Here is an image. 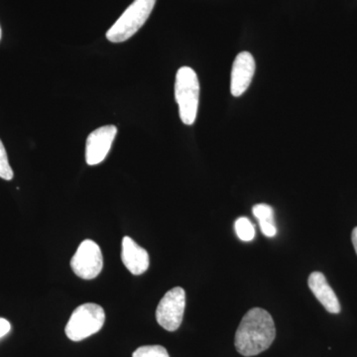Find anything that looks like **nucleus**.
<instances>
[{"label": "nucleus", "mask_w": 357, "mask_h": 357, "mask_svg": "<svg viewBox=\"0 0 357 357\" xmlns=\"http://www.w3.org/2000/svg\"><path fill=\"white\" fill-rule=\"evenodd\" d=\"M275 337L276 328L271 314L261 307H253L241 319L234 344L241 356H255L269 349Z\"/></svg>", "instance_id": "nucleus-1"}, {"label": "nucleus", "mask_w": 357, "mask_h": 357, "mask_svg": "<svg viewBox=\"0 0 357 357\" xmlns=\"http://www.w3.org/2000/svg\"><path fill=\"white\" fill-rule=\"evenodd\" d=\"M175 98L181 121L185 126H192L198 114L199 83L198 76L192 68L178 69L176 76Z\"/></svg>", "instance_id": "nucleus-2"}, {"label": "nucleus", "mask_w": 357, "mask_h": 357, "mask_svg": "<svg viewBox=\"0 0 357 357\" xmlns=\"http://www.w3.org/2000/svg\"><path fill=\"white\" fill-rule=\"evenodd\" d=\"M156 0H134L121 17L110 27L107 38L122 43L133 36L145 24L153 10Z\"/></svg>", "instance_id": "nucleus-3"}, {"label": "nucleus", "mask_w": 357, "mask_h": 357, "mask_svg": "<svg viewBox=\"0 0 357 357\" xmlns=\"http://www.w3.org/2000/svg\"><path fill=\"white\" fill-rule=\"evenodd\" d=\"M105 310L100 305L86 303L77 307L66 326L67 337L73 342H81L100 332L105 325Z\"/></svg>", "instance_id": "nucleus-4"}, {"label": "nucleus", "mask_w": 357, "mask_h": 357, "mask_svg": "<svg viewBox=\"0 0 357 357\" xmlns=\"http://www.w3.org/2000/svg\"><path fill=\"white\" fill-rule=\"evenodd\" d=\"M185 307L184 289H171L160 301L156 310V319L162 328L168 332H175L183 321Z\"/></svg>", "instance_id": "nucleus-5"}, {"label": "nucleus", "mask_w": 357, "mask_h": 357, "mask_svg": "<svg viewBox=\"0 0 357 357\" xmlns=\"http://www.w3.org/2000/svg\"><path fill=\"white\" fill-rule=\"evenodd\" d=\"M70 267L79 278L84 280L96 278L103 267V257L100 246L89 239L83 241L70 260Z\"/></svg>", "instance_id": "nucleus-6"}, {"label": "nucleus", "mask_w": 357, "mask_h": 357, "mask_svg": "<svg viewBox=\"0 0 357 357\" xmlns=\"http://www.w3.org/2000/svg\"><path fill=\"white\" fill-rule=\"evenodd\" d=\"M117 134L116 126H105L89 134L86 143V161L96 166L107 158Z\"/></svg>", "instance_id": "nucleus-7"}, {"label": "nucleus", "mask_w": 357, "mask_h": 357, "mask_svg": "<svg viewBox=\"0 0 357 357\" xmlns=\"http://www.w3.org/2000/svg\"><path fill=\"white\" fill-rule=\"evenodd\" d=\"M255 60L249 52H241L232 65L230 91L238 98L248 91L255 74Z\"/></svg>", "instance_id": "nucleus-8"}, {"label": "nucleus", "mask_w": 357, "mask_h": 357, "mask_svg": "<svg viewBox=\"0 0 357 357\" xmlns=\"http://www.w3.org/2000/svg\"><path fill=\"white\" fill-rule=\"evenodd\" d=\"M121 259L124 266L128 268L131 274L136 276L146 272L150 264L147 251L129 236L122 239Z\"/></svg>", "instance_id": "nucleus-9"}, {"label": "nucleus", "mask_w": 357, "mask_h": 357, "mask_svg": "<svg viewBox=\"0 0 357 357\" xmlns=\"http://www.w3.org/2000/svg\"><path fill=\"white\" fill-rule=\"evenodd\" d=\"M307 284L312 294L316 296L317 299L326 311L332 314H338L340 312L342 307H340V301L332 287L328 285L325 275L321 272H312L310 275Z\"/></svg>", "instance_id": "nucleus-10"}, {"label": "nucleus", "mask_w": 357, "mask_h": 357, "mask_svg": "<svg viewBox=\"0 0 357 357\" xmlns=\"http://www.w3.org/2000/svg\"><path fill=\"white\" fill-rule=\"evenodd\" d=\"M236 232L237 236L243 241H251L255 237V227L249 218L245 217L239 218L236 220Z\"/></svg>", "instance_id": "nucleus-11"}, {"label": "nucleus", "mask_w": 357, "mask_h": 357, "mask_svg": "<svg viewBox=\"0 0 357 357\" xmlns=\"http://www.w3.org/2000/svg\"><path fill=\"white\" fill-rule=\"evenodd\" d=\"M132 357H170L161 345H144L133 352Z\"/></svg>", "instance_id": "nucleus-12"}, {"label": "nucleus", "mask_w": 357, "mask_h": 357, "mask_svg": "<svg viewBox=\"0 0 357 357\" xmlns=\"http://www.w3.org/2000/svg\"><path fill=\"white\" fill-rule=\"evenodd\" d=\"M252 211L258 222L275 223L274 210L272 206L266 204H258L253 206Z\"/></svg>", "instance_id": "nucleus-13"}, {"label": "nucleus", "mask_w": 357, "mask_h": 357, "mask_svg": "<svg viewBox=\"0 0 357 357\" xmlns=\"http://www.w3.org/2000/svg\"><path fill=\"white\" fill-rule=\"evenodd\" d=\"M13 171L11 169L10 164H9L6 147H4L2 141L0 140V178L10 181L13 180Z\"/></svg>", "instance_id": "nucleus-14"}, {"label": "nucleus", "mask_w": 357, "mask_h": 357, "mask_svg": "<svg viewBox=\"0 0 357 357\" xmlns=\"http://www.w3.org/2000/svg\"><path fill=\"white\" fill-rule=\"evenodd\" d=\"M260 229H261L262 234L267 237H274L277 234V229L275 223L272 222H259Z\"/></svg>", "instance_id": "nucleus-15"}, {"label": "nucleus", "mask_w": 357, "mask_h": 357, "mask_svg": "<svg viewBox=\"0 0 357 357\" xmlns=\"http://www.w3.org/2000/svg\"><path fill=\"white\" fill-rule=\"evenodd\" d=\"M11 326L7 319L0 318V338L3 337L7 333L10 332Z\"/></svg>", "instance_id": "nucleus-16"}, {"label": "nucleus", "mask_w": 357, "mask_h": 357, "mask_svg": "<svg viewBox=\"0 0 357 357\" xmlns=\"http://www.w3.org/2000/svg\"><path fill=\"white\" fill-rule=\"evenodd\" d=\"M352 243H354V249H356V252L357 255V227L356 229L352 230L351 234Z\"/></svg>", "instance_id": "nucleus-17"}, {"label": "nucleus", "mask_w": 357, "mask_h": 357, "mask_svg": "<svg viewBox=\"0 0 357 357\" xmlns=\"http://www.w3.org/2000/svg\"><path fill=\"white\" fill-rule=\"evenodd\" d=\"M0 40H1V27H0Z\"/></svg>", "instance_id": "nucleus-18"}]
</instances>
